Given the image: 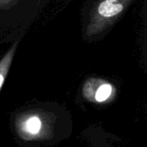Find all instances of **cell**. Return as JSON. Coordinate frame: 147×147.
I'll use <instances>...</instances> for the list:
<instances>
[{"instance_id":"6da1fadb","label":"cell","mask_w":147,"mask_h":147,"mask_svg":"<svg viewBox=\"0 0 147 147\" xmlns=\"http://www.w3.org/2000/svg\"><path fill=\"white\" fill-rule=\"evenodd\" d=\"M134 1L90 0L84 13V37L90 41L104 37Z\"/></svg>"},{"instance_id":"7a4b0ae2","label":"cell","mask_w":147,"mask_h":147,"mask_svg":"<svg viewBox=\"0 0 147 147\" xmlns=\"http://www.w3.org/2000/svg\"><path fill=\"white\" fill-rule=\"evenodd\" d=\"M22 129L30 135H36L41 129V121L37 116H30L24 121Z\"/></svg>"},{"instance_id":"3957f363","label":"cell","mask_w":147,"mask_h":147,"mask_svg":"<svg viewBox=\"0 0 147 147\" xmlns=\"http://www.w3.org/2000/svg\"><path fill=\"white\" fill-rule=\"evenodd\" d=\"M11 59H12V52H9L0 62V90L3 84L5 77L7 75L10 62H11Z\"/></svg>"},{"instance_id":"277c9868","label":"cell","mask_w":147,"mask_h":147,"mask_svg":"<svg viewBox=\"0 0 147 147\" xmlns=\"http://www.w3.org/2000/svg\"><path fill=\"white\" fill-rule=\"evenodd\" d=\"M112 92V87L110 84H102L99 87L96 94V99L98 102H103L105 100H107Z\"/></svg>"},{"instance_id":"5b68a950","label":"cell","mask_w":147,"mask_h":147,"mask_svg":"<svg viewBox=\"0 0 147 147\" xmlns=\"http://www.w3.org/2000/svg\"><path fill=\"white\" fill-rule=\"evenodd\" d=\"M142 21H143V31L142 37L145 46L147 48V0H144L142 8Z\"/></svg>"}]
</instances>
